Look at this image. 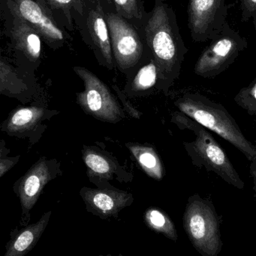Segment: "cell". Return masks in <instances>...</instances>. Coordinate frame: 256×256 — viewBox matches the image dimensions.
Returning <instances> with one entry per match:
<instances>
[{"instance_id":"1","label":"cell","mask_w":256,"mask_h":256,"mask_svg":"<svg viewBox=\"0 0 256 256\" xmlns=\"http://www.w3.org/2000/svg\"><path fill=\"white\" fill-rule=\"evenodd\" d=\"M144 31L159 78L166 79L178 74L188 50L172 7L162 0H156Z\"/></svg>"},{"instance_id":"2","label":"cell","mask_w":256,"mask_h":256,"mask_svg":"<svg viewBox=\"0 0 256 256\" xmlns=\"http://www.w3.org/2000/svg\"><path fill=\"white\" fill-rule=\"evenodd\" d=\"M176 106L189 118L229 142L249 160L256 162L255 146L246 138L223 106L199 94H185L177 100Z\"/></svg>"},{"instance_id":"3","label":"cell","mask_w":256,"mask_h":256,"mask_svg":"<svg viewBox=\"0 0 256 256\" xmlns=\"http://www.w3.org/2000/svg\"><path fill=\"white\" fill-rule=\"evenodd\" d=\"M173 121L180 128H188L195 134L192 142L185 144L189 154L196 165L200 164L209 171L214 172L224 180L239 189H243L244 183L233 166L225 152L214 140L207 128L189 118L185 114H174Z\"/></svg>"},{"instance_id":"4","label":"cell","mask_w":256,"mask_h":256,"mask_svg":"<svg viewBox=\"0 0 256 256\" xmlns=\"http://www.w3.org/2000/svg\"><path fill=\"white\" fill-rule=\"evenodd\" d=\"M183 228L193 248L202 256H218L222 250L220 220L208 200L199 196L188 200Z\"/></svg>"},{"instance_id":"5","label":"cell","mask_w":256,"mask_h":256,"mask_svg":"<svg viewBox=\"0 0 256 256\" xmlns=\"http://www.w3.org/2000/svg\"><path fill=\"white\" fill-rule=\"evenodd\" d=\"M74 70L85 86L84 92L77 94V102L83 110L105 122L121 121L124 114L108 86L85 68L75 67Z\"/></svg>"},{"instance_id":"6","label":"cell","mask_w":256,"mask_h":256,"mask_svg":"<svg viewBox=\"0 0 256 256\" xmlns=\"http://www.w3.org/2000/svg\"><path fill=\"white\" fill-rule=\"evenodd\" d=\"M246 46V39L227 22L200 56L195 66V74L207 78L220 73Z\"/></svg>"},{"instance_id":"7","label":"cell","mask_w":256,"mask_h":256,"mask_svg":"<svg viewBox=\"0 0 256 256\" xmlns=\"http://www.w3.org/2000/svg\"><path fill=\"white\" fill-rule=\"evenodd\" d=\"M228 0H189L188 27L194 42L214 38L227 24Z\"/></svg>"},{"instance_id":"8","label":"cell","mask_w":256,"mask_h":256,"mask_svg":"<svg viewBox=\"0 0 256 256\" xmlns=\"http://www.w3.org/2000/svg\"><path fill=\"white\" fill-rule=\"evenodd\" d=\"M105 18L117 66L121 69L134 67L142 56L143 45L139 34L119 14L108 13Z\"/></svg>"},{"instance_id":"9","label":"cell","mask_w":256,"mask_h":256,"mask_svg":"<svg viewBox=\"0 0 256 256\" xmlns=\"http://www.w3.org/2000/svg\"><path fill=\"white\" fill-rule=\"evenodd\" d=\"M54 177L51 162L42 158L18 180L15 192L22 208L20 226H28L30 212L37 202L45 185Z\"/></svg>"},{"instance_id":"10","label":"cell","mask_w":256,"mask_h":256,"mask_svg":"<svg viewBox=\"0 0 256 256\" xmlns=\"http://www.w3.org/2000/svg\"><path fill=\"white\" fill-rule=\"evenodd\" d=\"M81 196L87 212L102 220L117 218L119 213L133 202L132 194L115 189H93L84 188Z\"/></svg>"},{"instance_id":"11","label":"cell","mask_w":256,"mask_h":256,"mask_svg":"<svg viewBox=\"0 0 256 256\" xmlns=\"http://www.w3.org/2000/svg\"><path fill=\"white\" fill-rule=\"evenodd\" d=\"M12 13L19 15L28 22L47 42L58 44L64 34L46 9L35 0H12Z\"/></svg>"},{"instance_id":"12","label":"cell","mask_w":256,"mask_h":256,"mask_svg":"<svg viewBox=\"0 0 256 256\" xmlns=\"http://www.w3.org/2000/svg\"><path fill=\"white\" fill-rule=\"evenodd\" d=\"M51 215V212H47L35 224L21 228L17 227L10 233L4 256H25L30 252L46 230Z\"/></svg>"},{"instance_id":"13","label":"cell","mask_w":256,"mask_h":256,"mask_svg":"<svg viewBox=\"0 0 256 256\" xmlns=\"http://www.w3.org/2000/svg\"><path fill=\"white\" fill-rule=\"evenodd\" d=\"M12 14L14 21L12 38L14 44L30 61H37L42 52L40 34L19 15L14 13Z\"/></svg>"},{"instance_id":"14","label":"cell","mask_w":256,"mask_h":256,"mask_svg":"<svg viewBox=\"0 0 256 256\" xmlns=\"http://www.w3.org/2000/svg\"><path fill=\"white\" fill-rule=\"evenodd\" d=\"M87 28L92 40L108 66L113 64L112 48L106 18L100 6L91 9L87 16Z\"/></svg>"},{"instance_id":"15","label":"cell","mask_w":256,"mask_h":256,"mask_svg":"<svg viewBox=\"0 0 256 256\" xmlns=\"http://www.w3.org/2000/svg\"><path fill=\"white\" fill-rule=\"evenodd\" d=\"M45 114V110L38 106L18 108L5 122L3 130L11 135L27 132L40 122Z\"/></svg>"},{"instance_id":"16","label":"cell","mask_w":256,"mask_h":256,"mask_svg":"<svg viewBox=\"0 0 256 256\" xmlns=\"http://www.w3.org/2000/svg\"><path fill=\"white\" fill-rule=\"evenodd\" d=\"M128 148L147 176L158 180L163 178L162 161L153 148L139 144H129Z\"/></svg>"},{"instance_id":"17","label":"cell","mask_w":256,"mask_h":256,"mask_svg":"<svg viewBox=\"0 0 256 256\" xmlns=\"http://www.w3.org/2000/svg\"><path fill=\"white\" fill-rule=\"evenodd\" d=\"M144 220L147 226L155 232L163 234L167 238L177 242V230L171 218L160 209L149 208L144 214Z\"/></svg>"},{"instance_id":"18","label":"cell","mask_w":256,"mask_h":256,"mask_svg":"<svg viewBox=\"0 0 256 256\" xmlns=\"http://www.w3.org/2000/svg\"><path fill=\"white\" fill-rule=\"evenodd\" d=\"M83 160L91 176L111 178L116 170L114 162L100 152L87 148L83 152Z\"/></svg>"},{"instance_id":"19","label":"cell","mask_w":256,"mask_h":256,"mask_svg":"<svg viewBox=\"0 0 256 256\" xmlns=\"http://www.w3.org/2000/svg\"><path fill=\"white\" fill-rule=\"evenodd\" d=\"M159 72L155 62H151L147 66L141 68L135 76L132 84V88L135 91H145L155 85Z\"/></svg>"},{"instance_id":"20","label":"cell","mask_w":256,"mask_h":256,"mask_svg":"<svg viewBox=\"0 0 256 256\" xmlns=\"http://www.w3.org/2000/svg\"><path fill=\"white\" fill-rule=\"evenodd\" d=\"M117 14L128 19H141L142 18V4L141 0H113Z\"/></svg>"},{"instance_id":"21","label":"cell","mask_w":256,"mask_h":256,"mask_svg":"<svg viewBox=\"0 0 256 256\" xmlns=\"http://www.w3.org/2000/svg\"><path fill=\"white\" fill-rule=\"evenodd\" d=\"M236 100L248 110H256V80L247 88H243L236 97Z\"/></svg>"},{"instance_id":"22","label":"cell","mask_w":256,"mask_h":256,"mask_svg":"<svg viewBox=\"0 0 256 256\" xmlns=\"http://www.w3.org/2000/svg\"><path fill=\"white\" fill-rule=\"evenodd\" d=\"M85 0H45L50 8L52 9H61L66 13L73 8L81 12H83Z\"/></svg>"},{"instance_id":"23","label":"cell","mask_w":256,"mask_h":256,"mask_svg":"<svg viewBox=\"0 0 256 256\" xmlns=\"http://www.w3.org/2000/svg\"><path fill=\"white\" fill-rule=\"evenodd\" d=\"M240 10L242 21L252 19L256 12V0H240Z\"/></svg>"},{"instance_id":"24","label":"cell","mask_w":256,"mask_h":256,"mask_svg":"<svg viewBox=\"0 0 256 256\" xmlns=\"http://www.w3.org/2000/svg\"><path fill=\"white\" fill-rule=\"evenodd\" d=\"M15 162L12 160L3 159L2 158L0 162V177H3L5 173L7 172L14 165Z\"/></svg>"},{"instance_id":"25","label":"cell","mask_w":256,"mask_h":256,"mask_svg":"<svg viewBox=\"0 0 256 256\" xmlns=\"http://www.w3.org/2000/svg\"><path fill=\"white\" fill-rule=\"evenodd\" d=\"M251 173H252V178H253L254 179V190H255L256 194V167H255V168H252Z\"/></svg>"},{"instance_id":"26","label":"cell","mask_w":256,"mask_h":256,"mask_svg":"<svg viewBox=\"0 0 256 256\" xmlns=\"http://www.w3.org/2000/svg\"><path fill=\"white\" fill-rule=\"evenodd\" d=\"M252 19H253L254 25H255V28L256 30V12L255 14L253 15V16H252Z\"/></svg>"},{"instance_id":"27","label":"cell","mask_w":256,"mask_h":256,"mask_svg":"<svg viewBox=\"0 0 256 256\" xmlns=\"http://www.w3.org/2000/svg\"><path fill=\"white\" fill-rule=\"evenodd\" d=\"M112 256L111 255H110V254H108V255H107V256H102V255H100V256ZM118 256H123V255H122V254H120V255H119Z\"/></svg>"},{"instance_id":"28","label":"cell","mask_w":256,"mask_h":256,"mask_svg":"<svg viewBox=\"0 0 256 256\" xmlns=\"http://www.w3.org/2000/svg\"><path fill=\"white\" fill-rule=\"evenodd\" d=\"M108 2H111V0H108Z\"/></svg>"}]
</instances>
